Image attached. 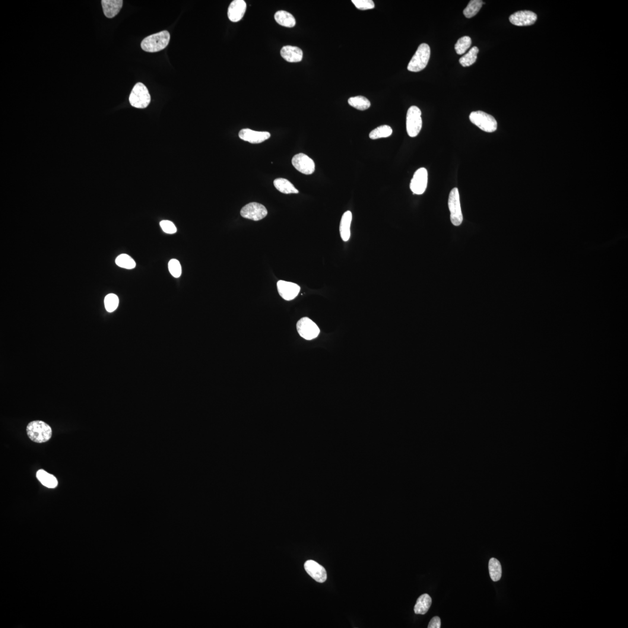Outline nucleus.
<instances>
[{
  "label": "nucleus",
  "instance_id": "6",
  "mask_svg": "<svg viewBox=\"0 0 628 628\" xmlns=\"http://www.w3.org/2000/svg\"><path fill=\"white\" fill-rule=\"evenodd\" d=\"M421 111L417 106H411L408 109L406 118V128L409 136L415 138L420 133L423 126Z\"/></svg>",
  "mask_w": 628,
  "mask_h": 628
},
{
  "label": "nucleus",
  "instance_id": "15",
  "mask_svg": "<svg viewBox=\"0 0 628 628\" xmlns=\"http://www.w3.org/2000/svg\"><path fill=\"white\" fill-rule=\"evenodd\" d=\"M239 136L244 141L252 144H258L270 138L271 134L268 132H258L250 129H243L239 132Z\"/></svg>",
  "mask_w": 628,
  "mask_h": 628
},
{
  "label": "nucleus",
  "instance_id": "10",
  "mask_svg": "<svg viewBox=\"0 0 628 628\" xmlns=\"http://www.w3.org/2000/svg\"><path fill=\"white\" fill-rule=\"evenodd\" d=\"M428 174L426 168H421L414 174L410 183V189L414 194L423 195L428 185Z\"/></svg>",
  "mask_w": 628,
  "mask_h": 628
},
{
  "label": "nucleus",
  "instance_id": "22",
  "mask_svg": "<svg viewBox=\"0 0 628 628\" xmlns=\"http://www.w3.org/2000/svg\"><path fill=\"white\" fill-rule=\"evenodd\" d=\"M432 604V599L428 594L421 595L418 599L417 603L414 607V612L416 614H426Z\"/></svg>",
  "mask_w": 628,
  "mask_h": 628
},
{
  "label": "nucleus",
  "instance_id": "35",
  "mask_svg": "<svg viewBox=\"0 0 628 628\" xmlns=\"http://www.w3.org/2000/svg\"><path fill=\"white\" fill-rule=\"evenodd\" d=\"M441 627L440 618L439 617H434L430 620L428 628H440Z\"/></svg>",
  "mask_w": 628,
  "mask_h": 628
},
{
  "label": "nucleus",
  "instance_id": "19",
  "mask_svg": "<svg viewBox=\"0 0 628 628\" xmlns=\"http://www.w3.org/2000/svg\"><path fill=\"white\" fill-rule=\"evenodd\" d=\"M352 213L350 211L345 212L341 219L340 228L342 239L344 242H347L350 237V227L352 221Z\"/></svg>",
  "mask_w": 628,
  "mask_h": 628
},
{
  "label": "nucleus",
  "instance_id": "25",
  "mask_svg": "<svg viewBox=\"0 0 628 628\" xmlns=\"http://www.w3.org/2000/svg\"><path fill=\"white\" fill-rule=\"evenodd\" d=\"M484 4V2L482 0H472L464 9L463 14L467 18L474 17L481 10Z\"/></svg>",
  "mask_w": 628,
  "mask_h": 628
},
{
  "label": "nucleus",
  "instance_id": "32",
  "mask_svg": "<svg viewBox=\"0 0 628 628\" xmlns=\"http://www.w3.org/2000/svg\"><path fill=\"white\" fill-rule=\"evenodd\" d=\"M168 268L171 274L174 278H178L182 274V267L180 265L178 260L175 259H171L168 264Z\"/></svg>",
  "mask_w": 628,
  "mask_h": 628
},
{
  "label": "nucleus",
  "instance_id": "3",
  "mask_svg": "<svg viewBox=\"0 0 628 628\" xmlns=\"http://www.w3.org/2000/svg\"><path fill=\"white\" fill-rule=\"evenodd\" d=\"M430 56V49L428 44H420L416 53L409 62L407 69L409 71L418 72L426 68Z\"/></svg>",
  "mask_w": 628,
  "mask_h": 628
},
{
  "label": "nucleus",
  "instance_id": "7",
  "mask_svg": "<svg viewBox=\"0 0 628 628\" xmlns=\"http://www.w3.org/2000/svg\"><path fill=\"white\" fill-rule=\"evenodd\" d=\"M449 207L450 211V220L455 226H459L463 221L461 208L460 199L458 189L454 188L450 192L449 198Z\"/></svg>",
  "mask_w": 628,
  "mask_h": 628
},
{
  "label": "nucleus",
  "instance_id": "9",
  "mask_svg": "<svg viewBox=\"0 0 628 628\" xmlns=\"http://www.w3.org/2000/svg\"><path fill=\"white\" fill-rule=\"evenodd\" d=\"M267 214L268 211L265 206L255 202L244 206L240 211L241 216L255 221L262 220Z\"/></svg>",
  "mask_w": 628,
  "mask_h": 628
},
{
  "label": "nucleus",
  "instance_id": "23",
  "mask_svg": "<svg viewBox=\"0 0 628 628\" xmlns=\"http://www.w3.org/2000/svg\"><path fill=\"white\" fill-rule=\"evenodd\" d=\"M36 475L38 480L44 486L49 488H55L58 485V481H57L55 476L47 473V472L43 470V469L38 471Z\"/></svg>",
  "mask_w": 628,
  "mask_h": 628
},
{
  "label": "nucleus",
  "instance_id": "20",
  "mask_svg": "<svg viewBox=\"0 0 628 628\" xmlns=\"http://www.w3.org/2000/svg\"><path fill=\"white\" fill-rule=\"evenodd\" d=\"M274 185L278 191L284 194H297L298 190L292 183L288 180L284 178H278L274 180Z\"/></svg>",
  "mask_w": 628,
  "mask_h": 628
},
{
  "label": "nucleus",
  "instance_id": "28",
  "mask_svg": "<svg viewBox=\"0 0 628 628\" xmlns=\"http://www.w3.org/2000/svg\"><path fill=\"white\" fill-rule=\"evenodd\" d=\"M393 131L391 126L388 125H382L377 127L376 129L373 130L370 133V138L372 140H376L380 138H386L391 136L392 134Z\"/></svg>",
  "mask_w": 628,
  "mask_h": 628
},
{
  "label": "nucleus",
  "instance_id": "14",
  "mask_svg": "<svg viewBox=\"0 0 628 628\" xmlns=\"http://www.w3.org/2000/svg\"><path fill=\"white\" fill-rule=\"evenodd\" d=\"M304 569L309 575L319 583L325 582L327 579V573L324 567L316 561L308 560L304 564Z\"/></svg>",
  "mask_w": 628,
  "mask_h": 628
},
{
  "label": "nucleus",
  "instance_id": "27",
  "mask_svg": "<svg viewBox=\"0 0 628 628\" xmlns=\"http://www.w3.org/2000/svg\"><path fill=\"white\" fill-rule=\"evenodd\" d=\"M478 53L479 49L477 47L474 46L472 47L466 55L459 59V63L464 67H467V66L473 65L477 61Z\"/></svg>",
  "mask_w": 628,
  "mask_h": 628
},
{
  "label": "nucleus",
  "instance_id": "5",
  "mask_svg": "<svg viewBox=\"0 0 628 628\" xmlns=\"http://www.w3.org/2000/svg\"><path fill=\"white\" fill-rule=\"evenodd\" d=\"M469 119L472 123L484 132L491 133L497 130V122L495 118L481 111L472 112L469 115Z\"/></svg>",
  "mask_w": 628,
  "mask_h": 628
},
{
  "label": "nucleus",
  "instance_id": "12",
  "mask_svg": "<svg viewBox=\"0 0 628 628\" xmlns=\"http://www.w3.org/2000/svg\"><path fill=\"white\" fill-rule=\"evenodd\" d=\"M538 19L537 15L530 11H521L515 12L509 18L513 25L518 27L530 26L534 24Z\"/></svg>",
  "mask_w": 628,
  "mask_h": 628
},
{
  "label": "nucleus",
  "instance_id": "16",
  "mask_svg": "<svg viewBox=\"0 0 628 628\" xmlns=\"http://www.w3.org/2000/svg\"><path fill=\"white\" fill-rule=\"evenodd\" d=\"M246 8V2L244 0H234L231 2L228 11L229 20L233 22L240 21L245 14Z\"/></svg>",
  "mask_w": 628,
  "mask_h": 628
},
{
  "label": "nucleus",
  "instance_id": "24",
  "mask_svg": "<svg viewBox=\"0 0 628 628\" xmlns=\"http://www.w3.org/2000/svg\"><path fill=\"white\" fill-rule=\"evenodd\" d=\"M488 570H489L490 578L494 582L499 581L502 578V566L499 561H498L496 558H491L488 563Z\"/></svg>",
  "mask_w": 628,
  "mask_h": 628
},
{
  "label": "nucleus",
  "instance_id": "34",
  "mask_svg": "<svg viewBox=\"0 0 628 628\" xmlns=\"http://www.w3.org/2000/svg\"><path fill=\"white\" fill-rule=\"evenodd\" d=\"M160 226L164 232L167 233L174 234L176 232L177 229L175 225L171 221H162L160 223Z\"/></svg>",
  "mask_w": 628,
  "mask_h": 628
},
{
  "label": "nucleus",
  "instance_id": "26",
  "mask_svg": "<svg viewBox=\"0 0 628 628\" xmlns=\"http://www.w3.org/2000/svg\"><path fill=\"white\" fill-rule=\"evenodd\" d=\"M348 103L351 107L361 111L369 109L371 106L370 101L366 97L361 96L350 97Z\"/></svg>",
  "mask_w": 628,
  "mask_h": 628
},
{
  "label": "nucleus",
  "instance_id": "4",
  "mask_svg": "<svg viewBox=\"0 0 628 628\" xmlns=\"http://www.w3.org/2000/svg\"><path fill=\"white\" fill-rule=\"evenodd\" d=\"M151 97L147 88L142 83L136 84L129 96V102L133 107L143 109L150 103Z\"/></svg>",
  "mask_w": 628,
  "mask_h": 628
},
{
  "label": "nucleus",
  "instance_id": "2",
  "mask_svg": "<svg viewBox=\"0 0 628 628\" xmlns=\"http://www.w3.org/2000/svg\"><path fill=\"white\" fill-rule=\"evenodd\" d=\"M27 434L31 440L36 443L47 442L52 436V428L42 421H34L28 425Z\"/></svg>",
  "mask_w": 628,
  "mask_h": 628
},
{
  "label": "nucleus",
  "instance_id": "18",
  "mask_svg": "<svg viewBox=\"0 0 628 628\" xmlns=\"http://www.w3.org/2000/svg\"><path fill=\"white\" fill-rule=\"evenodd\" d=\"M123 2L122 0H102L101 5L105 16L108 18L115 17L121 9Z\"/></svg>",
  "mask_w": 628,
  "mask_h": 628
},
{
  "label": "nucleus",
  "instance_id": "8",
  "mask_svg": "<svg viewBox=\"0 0 628 628\" xmlns=\"http://www.w3.org/2000/svg\"><path fill=\"white\" fill-rule=\"evenodd\" d=\"M297 330L301 337L307 341L316 338L320 333L318 326L307 317H304L298 321Z\"/></svg>",
  "mask_w": 628,
  "mask_h": 628
},
{
  "label": "nucleus",
  "instance_id": "1",
  "mask_svg": "<svg viewBox=\"0 0 628 628\" xmlns=\"http://www.w3.org/2000/svg\"><path fill=\"white\" fill-rule=\"evenodd\" d=\"M169 31L164 30L150 35L143 40L141 47L145 52L155 53L166 48L170 41Z\"/></svg>",
  "mask_w": 628,
  "mask_h": 628
},
{
  "label": "nucleus",
  "instance_id": "13",
  "mask_svg": "<svg viewBox=\"0 0 628 628\" xmlns=\"http://www.w3.org/2000/svg\"><path fill=\"white\" fill-rule=\"evenodd\" d=\"M278 291L280 296L285 300L291 301L299 294L300 287L292 282L279 281L277 283Z\"/></svg>",
  "mask_w": 628,
  "mask_h": 628
},
{
  "label": "nucleus",
  "instance_id": "21",
  "mask_svg": "<svg viewBox=\"0 0 628 628\" xmlns=\"http://www.w3.org/2000/svg\"><path fill=\"white\" fill-rule=\"evenodd\" d=\"M275 20L277 23L287 28H293L296 25V20L289 12L279 11L275 14Z\"/></svg>",
  "mask_w": 628,
  "mask_h": 628
},
{
  "label": "nucleus",
  "instance_id": "30",
  "mask_svg": "<svg viewBox=\"0 0 628 628\" xmlns=\"http://www.w3.org/2000/svg\"><path fill=\"white\" fill-rule=\"evenodd\" d=\"M472 40L470 37L463 36L459 39L455 45V50L458 55L464 54L471 47Z\"/></svg>",
  "mask_w": 628,
  "mask_h": 628
},
{
  "label": "nucleus",
  "instance_id": "11",
  "mask_svg": "<svg viewBox=\"0 0 628 628\" xmlns=\"http://www.w3.org/2000/svg\"><path fill=\"white\" fill-rule=\"evenodd\" d=\"M291 163L298 171L303 174H311L315 171V163L306 154L300 153L295 155Z\"/></svg>",
  "mask_w": 628,
  "mask_h": 628
},
{
  "label": "nucleus",
  "instance_id": "17",
  "mask_svg": "<svg viewBox=\"0 0 628 628\" xmlns=\"http://www.w3.org/2000/svg\"><path fill=\"white\" fill-rule=\"evenodd\" d=\"M281 55L284 59L289 62H299L303 59V53L299 47L286 46L281 51Z\"/></svg>",
  "mask_w": 628,
  "mask_h": 628
},
{
  "label": "nucleus",
  "instance_id": "33",
  "mask_svg": "<svg viewBox=\"0 0 628 628\" xmlns=\"http://www.w3.org/2000/svg\"><path fill=\"white\" fill-rule=\"evenodd\" d=\"M352 2L360 10H368L375 8V4L372 0H352Z\"/></svg>",
  "mask_w": 628,
  "mask_h": 628
},
{
  "label": "nucleus",
  "instance_id": "31",
  "mask_svg": "<svg viewBox=\"0 0 628 628\" xmlns=\"http://www.w3.org/2000/svg\"><path fill=\"white\" fill-rule=\"evenodd\" d=\"M104 305L108 312H114L118 307L119 299L115 294H109L105 297Z\"/></svg>",
  "mask_w": 628,
  "mask_h": 628
},
{
  "label": "nucleus",
  "instance_id": "29",
  "mask_svg": "<svg viewBox=\"0 0 628 628\" xmlns=\"http://www.w3.org/2000/svg\"><path fill=\"white\" fill-rule=\"evenodd\" d=\"M115 263L117 265L123 268L132 269L135 268L136 262L131 257L123 254L116 258Z\"/></svg>",
  "mask_w": 628,
  "mask_h": 628
}]
</instances>
